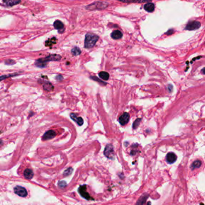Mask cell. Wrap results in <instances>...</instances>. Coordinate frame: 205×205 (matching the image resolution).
<instances>
[{
    "label": "cell",
    "instance_id": "1",
    "mask_svg": "<svg viewBox=\"0 0 205 205\" xmlns=\"http://www.w3.org/2000/svg\"><path fill=\"white\" fill-rule=\"evenodd\" d=\"M99 39V36L93 33H88L85 36L84 47L85 48H91L93 47L98 42Z\"/></svg>",
    "mask_w": 205,
    "mask_h": 205
},
{
    "label": "cell",
    "instance_id": "2",
    "mask_svg": "<svg viewBox=\"0 0 205 205\" xmlns=\"http://www.w3.org/2000/svg\"><path fill=\"white\" fill-rule=\"evenodd\" d=\"M78 192L82 197L88 200H94L93 198L91 197L90 194L87 191V185H83L80 186L78 188Z\"/></svg>",
    "mask_w": 205,
    "mask_h": 205
},
{
    "label": "cell",
    "instance_id": "3",
    "mask_svg": "<svg viewBox=\"0 0 205 205\" xmlns=\"http://www.w3.org/2000/svg\"><path fill=\"white\" fill-rule=\"evenodd\" d=\"M14 192H15L16 194L20 197H25L28 194L27 191L26 190V189L24 188L23 187L19 185L16 186L14 188Z\"/></svg>",
    "mask_w": 205,
    "mask_h": 205
},
{
    "label": "cell",
    "instance_id": "4",
    "mask_svg": "<svg viewBox=\"0 0 205 205\" xmlns=\"http://www.w3.org/2000/svg\"><path fill=\"white\" fill-rule=\"evenodd\" d=\"M114 147L112 144H108L104 150V155L108 158L112 159L114 156Z\"/></svg>",
    "mask_w": 205,
    "mask_h": 205
},
{
    "label": "cell",
    "instance_id": "5",
    "mask_svg": "<svg viewBox=\"0 0 205 205\" xmlns=\"http://www.w3.org/2000/svg\"><path fill=\"white\" fill-rule=\"evenodd\" d=\"M201 26V24L198 21L191 22L187 24L185 27V29L187 30H197Z\"/></svg>",
    "mask_w": 205,
    "mask_h": 205
},
{
    "label": "cell",
    "instance_id": "6",
    "mask_svg": "<svg viewBox=\"0 0 205 205\" xmlns=\"http://www.w3.org/2000/svg\"><path fill=\"white\" fill-rule=\"evenodd\" d=\"M54 27L55 29H57L60 33H62L64 31V25L63 23L60 20H57L54 23Z\"/></svg>",
    "mask_w": 205,
    "mask_h": 205
},
{
    "label": "cell",
    "instance_id": "7",
    "mask_svg": "<svg viewBox=\"0 0 205 205\" xmlns=\"http://www.w3.org/2000/svg\"><path fill=\"white\" fill-rule=\"evenodd\" d=\"M55 136H56V132L54 130H50L46 132V133L43 136L42 139L43 140H48L54 138Z\"/></svg>",
    "mask_w": 205,
    "mask_h": 205
},
{
    "label": "cell",
    "instance_id": "8",
    "mask_svg": "<svg viewBox=\"0 0 205 205\" xmlns=\"http://www.w3.org/2000/svg\"><path fill=\"white\" fill-rule=\"evenodd\" d=\"M129 120V115L127 112H125L119 117V122L122 125H125L128 123Z\"/></svg>",
    "mask_w": 205,
    "mask_h": 205
},
{
    "label": "cell",
    "instance_id": "9",
    "mask_svg": "<svg viewBox=\"0 0 205 205\" xmlns=\"http://www.w3.org/2000/svg\"><path fill=\"white\" fill-rule=\"evenodd\" d=\"M61 57L58 54H50L48 56L46 57L45 58H44V60H45V61L47 62L51 61H60V60H61Z\"/></svg>",
    "mask_w": 205,
    "mask_h": 205
},
{
    "label": "cell",
    "instance_id": "10",
    "mask_svg": "<svg viewBox=\"0 0 205 205\" xmlns=\"http://www.w3.org/2000/svg\"><path fill=\"white\" fill-rule=\"evenodd\" d=\"M70 117H71V118L73 120H74L75 122H77V123L79 125V126H82V125H83L84 120L82 117L77 116V114L74 113H71V115H70Z\"/></svg>",
    "mask_w": 205,
    "mask_h": 205
},
{
    "label": "cell",
    "instance_id": "11",
    "mask_svg": "<svg viewBox=\"0 0 205 205\" xmlns=\"http://www.w3.org/2000/svg\"><path fill=\"white\" fill-rule=\"evenodd\" d=\"M176 160H177V156L173 152H170L166 156V161L169 164L174 163Z\"/></svg>",
    "mask_w": 205,
    "mask_h": 205
},
{
    "label": "cell",
    "instance_id": "12",
    "mask_svg": "<svg viewBox=\"0 0 205 205\" xmlns=\"http://www.w3.org/2000/svg\"><path fill=\"white\" fill-rule=\"evenodd\" d=\"M47 62L45 61L44 58H39L35 62V66L39 68H44L47 66Z\"/></svg>",
    "mask_w": 205,
    "mask_h": 205
},
{
    "label": "cell",
    "instance_id": "13",
    "mask_svg": "<svg viewBox=\"0 0 205 205\" xmlns=\"http://www.w3.org/2000/svg\"><path fill=\"white\" fill-rule=\"evenodd\" d=\"M24 176L26 179L28 180H30L34 176V173H33V171L31 169L29 168H27L25 169L24 171Z\"/></svg>",
    "mask_w": 205,
    "mask_h": 205
},
{
    "label": "cell",
    "instance_id": "14",
    "mask_svg": "<svg viewBox=\"0 0 205 205\" xmlns=\"http://www.w3.org/2000/svg\"><path fill=\"white\" fill-rule=\"evenodd\" d=\"M144 10L148 12H153L155 10V5L153 3H149L146 4L144 6Z\"/></svg>",
    "mask_w": 205,
    "mask_h": 205
},
{
    "label": "cell",
    "instance_id": "15",
    "mask_svg": "<svg viewBox=\"0 0 205 205\" xmlns=\"http://www.w3.org/2000/svg\"><path fill=\"white\" fill-rule=\"evenodd\" d=\"M122 36H123V34H122L121 31H120L119 30H115L111 34V37H112V39L115 40L121 39Z\"/></svg>",
    "mask_w": 205,
    "mask_h": 205
},
{
    "label": "cell",
    "instance_id": "16",
    "mask_svg": "<svg viewBox=\"0 0 205 205\" xmlns=\"http://www.w3.org/2000/svg\"><path fill=\"white\" fill-rule=\"evenodd\" d=\"M43 89L46 91H52L54 90V86L52 85L51 83L49 82H45L43 81Z\"/></svg>",
    "mask_w": 205,
    "mask_h": 205
},
{
    "label": "cell",
    "instance_id": "17",
    "mask_svg": "<svg viewBox=\"0 0 205 205\" xmlns=\"http://www.w3.org/2000/svg\"><path fill=\"white\" fill-rule=\"evenodd\" d=\"M3 3L7 6H13L16 4L20 3V1H16V0H8V1H3Z\"/></svg>",
    "mask_w": 205,
    "mask_h": 205
},
{
    "label": "cell",
    "instance_id": "18",
    "mask_svg": "<svg viewBox=\"0 0 205 205\" xmlns=\"http://www.w3.org/2000/svg\"><path fill=\"white\" fill-rule=\"evenodd\" d=\"M99 76L101 78L104 79V80H105V81L108 80L109 78V75L108 73H107L106 72H104V71H102V72H99Z\"/></svg>",
    "mask_w": 205,
    "mask_h": 205
},
{
    "label": "cell",
    "instance_id": "19",
    "mask_svg": "<svg viewBox=\"0 0 205 205\" xmlns=\"http://www.w3.org/2000/svg\"><path fill=\"white\" fill-rule=\"evenodd\" d=\"M147 197H148V195H143L139 200V201H137L136 205H143Z\"/></svg>",
    "mask_w": 205,
    "mask_h": 205
},
{
    "label": "cell",
    "instance_id": "20",
    "mask_svg": "<svg viewBox=\"0 0 205 205\" xmlns=\"http://www.w3.org/2000/svg\"><path fill=\"white\" fill-rule=\"evenodd\" d=\"M57 42V39L55 37H52L51 39H48L45 43V45L47 46V47H51L52 44H55Z\"/></svg>",
    "mask_w": 205,
    "mask_h": 205
},
{
    "label": "cell",
    "instance_id": "21",
    "mask_svg": "<svg viewBox=\"0 0 205 205\" xmlns=\"http://www.w3.org/2000/svg\"><path fill=\"white\" fill-rule=\"evenodd\" d=\"M201 164H202V163H201V161H200V160H197V161H194L191 165L192 170L200 167V166H201Z\"/></svg>",
    "mask_w": 205,
    "mask_h": 205
},
{
    "label": "cell",
    "instance_id": "22",
    "mask_svg": "<svg viewBox=\"0 0 205 205\" xmlns=\"http://www.w3.org/2000/svg\"><path fill=\"white\" fill-rule=\"evenodd\" d=\"M71 52H72L73 55H74V56H77V55H78L80 54L81 51L80 49H79V48L74 47V48H72V50H71Z\"/></svg>",
    "mask_w": 205,
    "mask_h": 205
},
{
    "label": "cell",
    "instance_id": "23",
    "mask_svg": "<svg viewBox=\"0 0 205 205\" xmlns=\"http://www.w3.org/2000/svg\"><path fill=\"white\" fill-rule=\"evenodd\" d=\"M18 75H19V74H15H15H9V75H4L0 76V81H1L4 80V79H5L6 78H8L15 77V76Z\"/></svg>",
    "mask_w": 205,
    "mask_h": 205
},
{
    "label": "cell",
    "instance_id": "24",
    "mask_svg": "<svg viewBox=\"0 0 205 205\" xmlns=\"http://www.w3.org/2000/svg\"><path fill=\"white\" fill-rule=\"evenodd\" d=\"M72 171H73V168L72 167L68 168L67 169H66V170L64 171V173H63V176H67L71 175V174H72Z\"/></svg>",
    "mask_w": 205,
    "mask_h": 205
},
{
    "label": "cell",
    "instance_id": "25",
    "mask_svg": "<svg viewBox=\"0 0 205 205\" xmlns=\"http://www.w3.org/2000/svg\"><path fill=\"white\" fill-rule=\"evenodd\" d=\"M58 185L60 188H64V187H66L67 183L64 180H61V181H60V182H58Z\"/></svg>",
    "mask_w": 205,
    "mask_h": 205
},
{
    "label": "cell",
    "instance_id": "26",
    "mask_svg": "<svg viewBox=\"0 0 205 205\" xmlns=\"http://www.w3.org/2000/svg\"><path fill=\"white\" fill-rule=\"evenodd\" d=\"M140 120H141V119H137L135 120V121L134 122V123H133V129H135L137 128L138 126H139L140 122Z\"/></svg>",
    "mask_w": 205,
    "mask_h": 205
},
{
    "label": "cell",
    "instance_id": "27",
    "mask_svg": "<svg viewBox=\"0 0 205 205\" xmlns=\"http://www.w3.org/2000/svg\"><path fill=\"white\" fill-rule=\"evenodd\" d=\"M5 64L7 65H13L16 64V62L12 59H9L5 61Z\"/></svg>",
    "mask_w": 205,
    "mask_h": 205
},
{
    "label": "cell",
    "instance_id": "28",
    "mask_svg": "<svg viewBox=\"0 0 205 205\" xmlns=\"http://www.w3.org/2000/svg\"><path fill=\"white\" fill-rule=\"evenodd\" d=\"M55 78H56V79H57V81H61V80H62V79H63V77H62V75H58Z\"/></svg>",
    "mask_w": 205,
    "mask_h": 205
},
{
    "label": "cell",
    "instance_id": "29",
    "mask_svg": "<svg viewBox=\"0 0 205 205\" xmlns=\"http://www.w3.org/2000/svg\"><path fill=\"white\" fill-rule=\"evenodd\" d=\"M173 33V30H170L169 31H168V32L166 34H167L168 35H170V34H172Z\"/></svg>",
    "mask_w": 205,
    "mask_h": 205
},
{
    "label": "cell",
    "instance_id": "30",
    "mask_svg": "<svg viewBox=\"0 0 205 205\" xmlns=\"http://www.w3.org/2000/svg\"><path fill=\"white\" fill-rule=\"evenodd\" d=\"M2 144V141L0 140V144Z\"/></svg>",
    "mask_w": 205,
    "mask_h": 205
},
{
    "label": "cell",
    "instance_id": "31",
    "mask_svg": "<svg viewBox=\"0 0 205 205\" xmlns=\"http://www.w3.org/2000/svg\"><path fill=\"white\" fill-rule=\"evenodd\" d=\"M148 205H150V201H149V202H148Z\"/></svg>",
    "mask_w": 205,
    "mask_h": 205
},
{
    "label": "cell",
    "instance_id": "32",
    "mask_svg": "<svg viewBox=\"0 0 205 205\" xmlns=\"http://www.w3.org/2000/svg\"><path fill=\"white\" fill-rule=\"evenodd\" d=\"M201 205H203V203H201Z\"/></svg>",
    "mask_w": 205,
    "mask_h": 205
}]
</instances>
